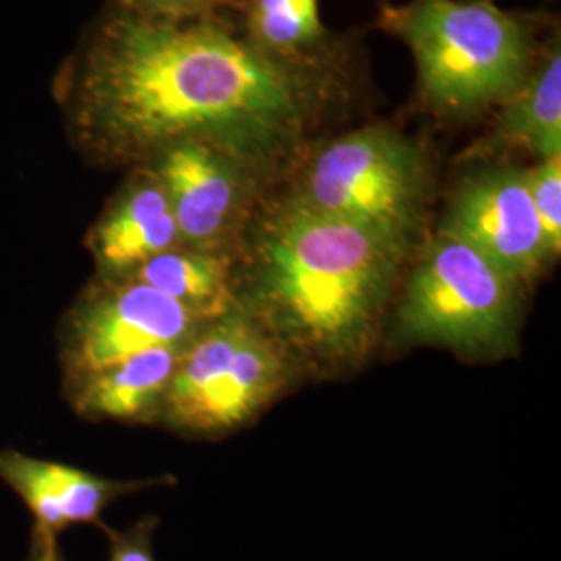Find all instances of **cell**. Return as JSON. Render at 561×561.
<instances>
[{
	"label": "cell",
	"instance_id": "obj_3",
	"mask_svg": "<svg viewBox=\"0 0 561 561\" xmlns=\"http://www.w3.org/2000/svg\"><path fill=\"white\" fill-rule=\"evenodd\" d=\"M379 25L408 44L422 104L439 119H474L502 106L535 67L530 27L495 0L381 2Z\"/></svg>",
	"mask_w": 561,
	"mask_h": 561
},
{
	"label": "cell",
	"instance_id": "obj_9",
	"mask_svg": "<svg viewBox=\"0 0 561 561\" xmlns=\"http://www.w3.org/2000/svg\"><path fill=\"white\" fill-rule=\"evenodd\" d=\"M437 231L468 243L522 285L551 262L524 169L512 164H486L463 175Z\"/></svg>",
	"mask_w": 561,
	"mask_h": 561
},
{
	"label": "cell",
	"instance_id": "obj_19",
	"mask_svg": "<svg viewBox=\"0 0 561 561\" xmlns=\"http://www.w3.org/2000/svg\"><path fill=\"white\" fill-rule=\"evenodd\" d=\"M25 561H67L60 549L59 537L32 528V541Z\"/></svg>",
	"mask_w": 561,
	"mask_h": 561
},
{
	"label": "cell",
	"instance_id": "obj_5",
	"mask_svg": "<svg viewBox=\"0 0 561 561\" xmlns=\"http://www.w3.org/2000/svg\"><path fill=\"white\" fill-rule=\"evenodd\" d=\"M522 287L468 243L437 231L405 279L398 335L466 358L503 356L518 335Z\"/></svg>",
	"mask_w": 561,
	"mask_h": 561
},
{
	"label": "cell",
	"instance_id": "obj_18",
	"mask_svg": "<svg viewBox=\"0 0 561 561\" xmlns=\"http://www.w3.org/2000/svg\"><path fill=\"white\" fill-rule=\"evenodd\" d=\"M236 0H154V11L167 18H202L231 9Z\"/></svg>",
	"mask_w": 561,
	"mask_h": 561
},
{
	"label": "cell",
	"instance_id": "obj_6",
	"mask_svg": "<svg viewBox=\"0 0 561 561\" xmlns=\"http://www.w3.org/2000/svg\"><path fill=\"white\" fill-rule=\"evenodd\" d=\"M298 366L243 310L208 322L181 352L159 422L190 435H222L277 400Z\"/></svg>",
	"mask_w": 561,
	"mask_h": 561
},
{
	"label": "cell",
	"instance_id": "obj_1",
	"mask_svg": "<svg viewBox=\"0 0 561 561\" xmlns=\"http://www.w3.org/2000/svg\"><path fill=\"white\" fill-rule=\"evenodd\" d=\"M67 138L106 169H136L202 141L268 178L294 167L354 99L345 48L277 55L240 21L111 7L90 23L53 83Z\"/></svg>",
	"mask_w": 561,
	"mask_h": 561
},
{
	"label": "cell",
	"instance_id": "obj_13",
	"mask_svg": "<svg viewBox=\"0 0 561 561\" xmlns=\"http://www.w3.org/2000/svg\"><path fill=\"white\" fill-rule=\"evenodd\" d=\"M129 277L159 289L202 322L240 310L238 266L229 254L178 245L141 264Z\"/></svg>",
	"mask_w": 561,
	"mask_h": 561
},
{
	"label": "cell",
	"instance_id": "obj_15",
	"mask_svg": "<svg viewBox=\"0 0 561 561\" xmlns=\"http://www.w3.org/2000/svg\"><path fill=\"white\" fill-rule=\"evenodd\" d=\"M243 34L277 55H306L335 41L322 25L321 0H236Z\"/></svg>",
	"mask_w": 561,
	"mask_h": 561
},
{
	"label": "cell",
	"instance_id": "obj_17",
	"mask_svg": "<svg viewBox=\"0 0 561 561\" xmlns=\"http://www.w3.org/2000/svg\"><path fill=\"white\" fill-rule=\"evenodd\" d=\"M154 526L157 520L146 518L125 533H115L111 537L108 561H154V553H152Z\"/></svg>",
	"mask_w": 561,
	"mask_h": 561
},
{
	"label": "cell",
	"instance_id": "obj_20",
	"mask_svg": "<svg viewBox=\"0 0 561 561\" xmlns=\"http://www.w3.org/2000/svg\"><path fill=\"white\" fill-rule=\"evenodd\" d=\"M113 4L129 9V11H140V13H152L154 11V0H111Z\"/></svg>",
	"mask_w": 561,
	"mask_h": 561
},
{
	"label": "cell",
	"instance_id": "obj_11",
	"mask_svg": "<svg viewBox=\"0 0 561 561\" xmlns=\"http://www.w3.org/2000/svg\"><path fill=\"white\" fill-rule=\"evenodd\" d=\"M0 482H4L34 518V528L59 537L80 524H96L108 505L154 481H113L62 461L0 449Z\"/></svg>",
	"mask_w": 561,
	"mask_h": 561
},
{
	"label": "cell",
	"instance_id": "obj_7",
	"mask_svg": "<svg viewBox=\"0 0 561 561\" xmlns=\"http://www.w3.org/2000/svg\"><path fill=\"white\" fill-rule=\"evenodd\" d=\"M206 324L141 280L94 277L60 321L62 381L152 347H185Z\"/></svg>",
	"mask_w": 561,
	"mask_h": 561
},
{
	"label": "cell",
	"instance_id": "obj_2",
	"mask_svg": "<svg viewBox=\"0 0 561 561\" xmlns=\"http://www.w3.org/2000/svg\"><path fill=\"white\" fill-rule=\"evenodd\" d=\"M412 252L287 194L262 198L236 254L240 308L296 366L354 368L379 337Z\"/></svg>",
	"mask_w": 561,
	"mask_h": 561
},
{
	"label": "cell",
	"instance_id": "obj_8",
	"mask_svg": "<svg viewBox=\"0 0 561 561\" xmlns=\"http://www.w3.org/2000/svg\"><path fill=\"white\" fill-rule=\"evenodd\" d=\"M164 190L181 245L236 256L243 231L273 180L202 141H180L140 164Z\"/></svg>",
	"mask_w": 561,
	"mask_h": 561
},
{
	"label": "cell",
	"instance_id": "obj_4",
	"mask_svg": "<svg viewBox=\"0 0 561 561\" xmlns=\"http://www.w3.org/2000/svg\"><path fill=\"white\" fill-rule=\"evenodd\" d=\"M289 198L416 250L433 194L421 141L389 123H370L306 148L294 164Z\"/></svg>",
	"mask_w": 561,
	"mask_h": 561
},
{
	"label": "cell",
	"instance_id": "obj_16",
	"mask_svg": "<svg viewBox=\"0 0 561 561\" xmlns=\"http://www.w3.org/2000/svg\"><path fill=\"white\" fill-rule=\"evenodd\" d=\"M524 178L553 261L561 252V157L539 161L537 167L524 171Z\"/></svg>",
	"mask_w": 561,
	"mask_h": 561
},
{
	"label": "cell",
	"instance_id": "obj_14",
	"mask_svg": "<svg viewBox=\"0 0 561 561\" xmlns=\"http://www.w3.org/2000/svg\"><path fill=\"white\" fill-rule=\"evenodd\" d=\"M495 140L516 144L539 161L561 157V53L551 46L520 90L503 102L493 127Z\"/></svg>",
	"mask_w": 561,
	"mask_h": 561
},
{
	"label": "cell",
	"instance_id": "obj_12",
	"mask_svg": "<svg viewBox=\"0 0 561 561\" xmlns=\"http://www.w3.org/2000/svg\"><path fill=\"white\" fill-rule=\"evenodd\" d=\"M183 347H152L102 370L67 379L65 398L85 421L159 422Z\"/></svg>",
	"mask_w": 561,
	"mask_h": 561
},
{
	"label": "cell",
	"instance_id": "obj_10",
	"mask_svg": "<svg viewBox=\"0 0 561 561\" xmlns=\"http://www.w3.org/2000/svg\"><path fill=\"white\" fill-rule=\"evenodd\" d=\"M181 245L178 222L159 180L144 167L129 169L101 217L88 229L85 248L96 277L119 279Z\"/></svg>",
	"mask_w": 561,
	"mask_h": 561
}]
</instances>
